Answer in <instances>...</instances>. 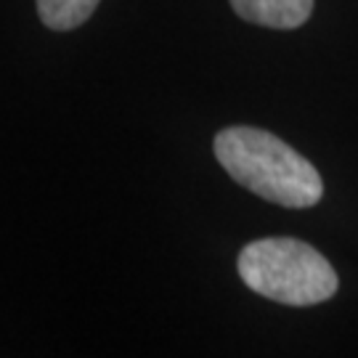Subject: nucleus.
Segmentation results:
<instances>
[{"mask_svg": "<svg viewBox=\"0 0 358 358\" xmlns=\"http://www.w3.org/2000/svg\"><path fill=\"white\" fill-rule=\"evenodd\" d=\"M101 0H38V13L48 29H75L88 22Z\"/></svg>", "mask_w": 358, "mask_h": 358, "instance_id": "obj_4", "label": "nucleus"}, {"mask_svg": "<svg viewBox=\"0 0 358 358\" xmlns=\"http://www.w3.org/2000/svg\"><path fill=\"white\" fill-rule=\"evenodd\" d=\"M239 19L268 29H297L310 19L313 0H231Z\"/></svg>", "mask_w": 358, "mask_h": 358, "instance_id": "obj_3", "label": "nucleus"}, {"mask_svg": "<svg viewBox=\"0 0 358 358\" xmlns=\"http://www.w3.org/2000/svg\"><path fill=\"white\" fill-rule=\"evenodd\" d=\"M236 271L252 292L294 308L319 306L340 287L332 263L316 247L289 236L250 242L236 257Z\"/></svg>", "mask_w": 358, "mask_h": 358, "instance_id": "obj_2", "label": "nucleus"}, {"mask_svg": "<svg viewBox=\"0 0 358 358\" xmlns=\"http://www.w3.org/2000/svg\"><path fill=\"white\" fill-rule=\"evenodd\" d=\"M213 149L231 178L266 202L303 210L319 205L324 196L319 170L268 130L247 125L223 128Z\"/></svg>", "mask_w": 358, "mask_h": 358, "instance_id": "obj_1", "label": "nucleus"}]
</instances>
